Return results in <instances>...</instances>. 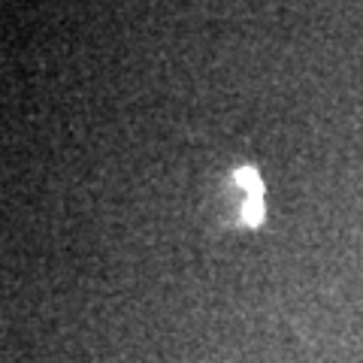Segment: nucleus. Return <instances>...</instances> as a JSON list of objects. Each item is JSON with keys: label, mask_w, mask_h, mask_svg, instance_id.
Segmentation results:
<instances>
[{"label": "nucleus", "mask_w": 363, "mask_h": 363, "mask_svg": "<svg viewBox=\"0 0 363 363\" xmlns=\"http://www.w3.org/2000/svg\"><path fill=\"white\" fill-rule=\"evenodd\" d=\"M230 182H233V188L240 191V218L245 224H257L264 218V185H260L257 169L240 167Z\"/></svg>", "instance_id": "obj_1"}]
</instances>
